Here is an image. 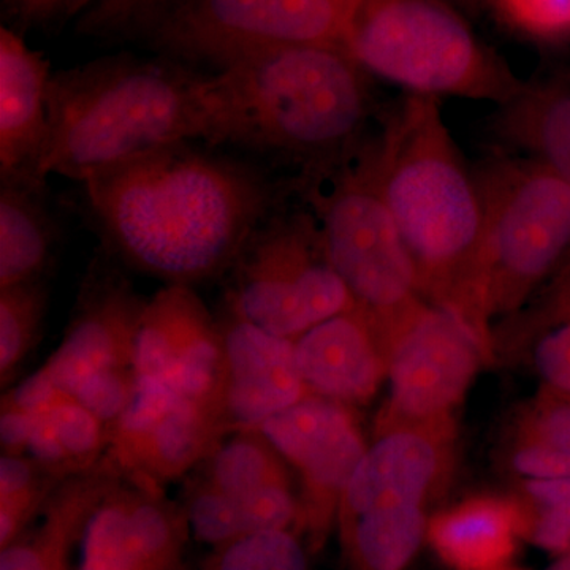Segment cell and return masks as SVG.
<instances>
[{
	"label": "cell",
	"mask_w": 570,
	"mask_h": 570,
	"mask_svg": "<svg viewBox=\"0 0 570 570\" xmlns=\"http://www.w3.org/2000/svg\"><path fill=\"white\" fill-rule=\"evenodd\" d=\"M146 303L100 247L62 343L40 367L111 430L137 392L135 340Z\"/></svg>",
	"instance_id": "cell-10"
},
{
	"label": "cell",
	"mask_w": 570,
	"mask_h": 570,
	"mask_svg": "<svg viewBox=\"0 0 570 570\" xmlns=\"http://www.w3.org/2000/svg\"><path fill=\"white\" fill-rule=\"evenodd\" d=\"M527 534L520 502L497 497L468 499L444 510L428 521L426 531L428 542L453 570L504 568Z\"/></svg>",
	"instance_id": "cell-20"
},
{
	"label": "cell",
	"mask_w": 570,
	"mask_h": 570,
	"mask_svg": "<svg viewBox=\"0 0 570 570\" xmlns=\"http://www.w3.org/2000/svg\"><path fill=\"white\" fill-rule=\"evenodd\" d=\"M213 148L170 142L81 183L82 216L112 261L165 285L216 279L298 193L294 176Z\"/></svg>",
	"instance_id": "cell-1"
},
{
	"label": "cell",
	"mask_w": 570,
	"mask_h": 570,
	"mask_svg": "<svg viewBox=\"0 0 570 570\" xmlns=\"http://www.w3.org/2000/svg\"><path fill=\"white\" fill-rule=\"evenodd\" d=\"M48 306L47 279L0 288V384L17 376L39 343Z\"/></svg>",
	"instance_id": "cell-29"
},
{
	"label": "cell",
	"mask_w": 570,
	"mask_h": 570,
	"mask_svg": "<svg viewBox=\"0 0 570 570\" xmlns=\"http://www.w3.org/2000/svg\"><path fill=\"white\" fill-rule=\"evenodd\" d=\"M217 322L225 354V433L261 428L311 395L296 363L295 341L266 332L227 306Z\"/></svg>",
	"instance_id": "cell-17"
},
{
	"label": "cell",
	"mask_w": 570,
	"mask_h": 570,
	"mask_svg": "<svg viewBox=\"0 0 570 570\" xmlns=\"http://www.w3.org/2000/svg\"><path fill=\"white\" fill-rule=\"evenodd\" d=\"M547 570H570V550L561 554L560 560L554 561Z\"/></svg>",
	"instance_id": "cell-37"
},
{
	"label": "cell",
	"mask_w": 570,
	"mask_h": 570,
	"mask_svg": "<svg viewBox=\"0 0 570 570\" xmlns=\"http://www.w3.org/2000/svg\"><path fill=\"white\" fill-rule=\"evenodd\" d=\"M296 197L316 216L333 268L379 333L425 298L379 186L374 137L328 174L299 184Z\"/></svg>",
	"instance_id": "cell-6"
},
{
	"label": "cell",
	"mask_w": 570,
	"mask_h": 570,
	"mask_svg": "<svg viewBox=\"0 0 570 570\" xmlns=\"http://www.w3.org/2000/svg\"><path fill=\"white\" fill-rule=\"evenodd\" d=\"M189 534L183 505L121 475L86 523L78 570H181Z\"/></svg>",
	"instance_id": "cell-15"
},
{
	"label": "cell",
	"mask_w": 570,
	"mask_h": 570,
	"mask_svg": "<svg viewBox=\"0 0 570 570\" xmlns=\"http://www.w3.org/2000/svg\"><path fill=\"white\" fill-rule=\"evenodd\" d=\"M425 508L379 509L341 527L355 570H406L426 538Z\"/></svg>",
	"instance_id": "cell-26"
},
{
	"label": "cell",
	"mask_w": 570,
	"mask_h": 570,
	"mask_svg": "<svg viewBox=\"0 0 570 570\" xmlns=\"http://www.w3.org/2000/svg\"><path fill=\"white\" fill-rule=\"evenodd\" d=\"M219 411L151 381H138L111 430L107 461L119 475L163 489L200 466L224 436Z\"/></svg>",
	"instance_id": "cell-13"
},
{
	"label": "cell",
	"mask_w": 570,
	"mask_h": 570,
	"mask_svg": "<svg viewBox=\"0 0 570 570\" xmlns=\"http://www.w3.org/2000/svg\"><path fill=\"white\" fill-rule=\"evenodd\" d=\"M568 318H570V265L551 284L535 316V322L549 330L550 326L561 324Z\"/></svg>",
	"instance_id": "cell-36"
},
{
	"label": "cell",
	"mask_w": 570,
	"mask_h": 570,
	"mask_svg": "<svg viewBox=\"0 0 570 570\" xmlns=\"http://www.w3.org/2000/svg\"><path fill=\"white\" fill-rule=\"evenodd\" d=\"M509 461L521 480L570 478V400L543 392L517 423Z\"/></svg>",
	"instance_id": "cell-27"
},
{
	"label": "cell",
	"mask_w": 570,
	"mask_h": 570,
	"mask_svg": "<svg viewBox=\"0 0 570 570\" xmlns=\"http://www.w3.org/2000/svg\"><path fill=\"white\" fill-rule=\"evenodd\" d=\"M445 2L452 3V2H464V0H445Z\"/></svg>",
	"instance_id": "cell-38"
},
{
	"label": "cell",
	"mask_w": 570,
	"mask_h": 570,
	"mask_svg": "<svg viewBox=\"0 0 570 570\" xmlns=\"http://www.w3.org/2000/svg\"><path fill=\"white\" fill-rule=\"evenodd\" d=\"M62 482L29 455L2 453L0 549H6L36 523Z\"/></svg>",
	"instance_id": "cell-28"
},
{
	"label": "cell",
	"mask_w": 570,
	"mask_h": 570,
	"mask_svg": "<svg viewBox=\"0 0 570 570\" xmlns=\"http://www.w3.org/2000/svg\"><path fill=\"white\" fill-rule=\"evenodd\" d=\"M134 366L138 381L157 382L202 401L223 417V332L193 285L167 284L148 298Z\"/></svg>",
	"instance_id": "cell-14"
},
{
	"label": "cell",
	"mask_w": 570,
	"mask_h": 570,
	"mask_svg": "<svg viewBox=\"0 0 570 570\" xmlns=\"http://www.w3.org/2000/svg\"><path fill=\"white\" fill-rule=\"evenodd\" d=\"M97 0H3V11L14 31L50 28L80 18Z\"/></svg>",
	"instance_id": "cell-35"
},
{
	"label": "cell",
	"mask_w": 570,
	"mask_h": 570,
	"mask_svg": "<svg viewBox=\"0 0 570 570\" xmlns=\"http://www.w3.org/2000/svg\"><path fill=\"white\" fill-rule=\"evenodd\" d=\"M225 306L273 335L298 340L314 326L355 307L326 254L316 216L277 209L247 239L235 265Z\"/></svg>",
	"instance_id": "cell-8"
},
{
	"label": "cell",
	"mask_w": 570,
	"mask_h": 570,
	"mask_svg": "<svg viewBox=\"0 0 570 570\" xmlns=\"http://www.w3.org/2000/svg\"><path fill=\"white\" fill-rule=\"evenodd\" d=\"M498 132L570 184V82L523 86L501 105Z\"/></svg>",
	"instance_id": "cell-24"
},
{
	"label": "cell",
	"mask_w": 570,
	"mask_h": 570,
	"mask_svg": "<svg viewBox=\"0 0 570 570\" xmlns=\"http://www.w3.org/2000/svg\"><path fill=\"white\" fill-rule=\"evenodd\" d=\"M59 238L47 186L0 183V288L47 279Z\"/></svg>",
	"instance_id": "cell-23"
},
{
	"label": "cell",
	"mask_w": 570,
	"mask_h": 570,
	"mask_svg": "<svg viewBox=\"0 0 570 570\" xmlns=\"http://www.w3.org/2000/svg\"><path fill=\"white\" fill-rule=\"evenodd\" d=\"M50 62L20 32L0 28V183L47 186Z\"/></svg>",
	"instance_id": "cell-18"
},
{
	"label": "cell",
	"mask_w": 570,
	"mask_h": 570,
	"mask_svg": "<svg viewBox=\"0 0 570 570\" xmlns=\"http://www.w3.org/2000/svg\"><path fill=\"white\" fill-rule=\"evenodd\" d=\"M534 365L547 392L570 400V318L550 326L540 337Z\"/></svg>",
	"instance_id": "cell-34"
},
{
	"label": "cell",
	"mask_w": 570,
	"mask_h": 570,
	"mask_svg": "<svg viewBox=\"0 0 570 570\" xmlns=\"http://www.w3.org/2000/svg\"><path fill=\"white\" fill-rule=\"evenodd\" d=\"M374 163L422 295L459 318L490 354L482 194L436 97L411 94L396 105L374 135Z\"/></svg>",
	"instance_id": "cell-2"
},
{
	"label": "cell",
	"mask_w": 570,
	"mask_h": 570,
	"mask_svg": "<svg viewBox=\"0 0 570 570\" xmlns=\"http://www.w3.org/2000/svg\"><path fill=\"white\" fill-rule=\"evenodd\" d=\"M478 181L490 321L519 309L570 247V184L530 157H497Z\"/></svg>",
	"instance_id": "cell-7"
},
{
	"label": "cell",
	"mask_w": 570,
	"mask_h": 570,
	"mask_svg": "<svg viewBox=\"0 0 570 570\" xmlns=\"http://www.w3.org/2000/svg\"><path fill=\"white\" fill-rule=\"evenodd\" d=\"M453 423L377 425L341 501L340 527L379 509L425 508L452 464Z\"/></svg>",
	"instance_id": "cell-16"
},
{
	"label": "cell",
	"mask_w": 570,
	"mask_h": 570,
	"mask_svg": "<svg viewBox=\"0 0 570 570\" xmlns=\"http://www.w3.org/2000/svg\"><path fill=\"white\" fill-rule=\"evenodd\" d=\"M302 483L299 528L324 543L367 444L346 404L309 395L258 428Z\"/></svg>",
	"instance_id": "cell-12"
},
{
	"label": "cell",
	"mask_w": 570,
	"mask_h": 570,
	"mask_svg": "<svg viewBox=\"0 0 570 570\" xmlns=\"http://www.w3.org/2000/svg\"><path fill=\"white\" fill-rule=\"evenodd\" d=\"M366 71L344 45L255 52L212 75V146L230 145L294 168L298 184L328 174L365 140Z\"/></svg>",
	"instance_id": "cell-3"
},
{
	"label": "cell",
	"mask_w": 570,
	"mask_h": 570,
	"mask_svg": "<svg viewBox=\"0 0 570 570\" xmlns=\"http://www.w3.org/2000/svg\"><path fill=\"white\" fill-rule=\"evenodd\" d=\"M186 0H97L78 18V32L105 41L146 40Z\"/></svg>",
	"instance_id": "cell-30"
},
{
	"label": "cell",
	"mask_w": 570,
	"mask_h": 570,
	"mask_svg": "<svg viewBox=\"0 0 570 570\" xmlns=\"http://www.w3.org/2000/svg\"><path fill=\"white\" fill-rule=\"evenodd\" d=\"M358 0H186L148 37L159 56L217 71L275 48L344 45Z\"/></svg>",
	"instance_id": "cell-9"
},
{
	"label": "cell",
	"mask_w": 570,
	"mask_h": 570,
	"mask_svg": "<svg viewBox=\"0 0 570 570\" xmlns=\"http://www.w3.org/2000/svg\"><path fill=\"white\" fill-rule=\"evenodd\" d=\"M200 466L198 479L227 498L243 535L253 534L262 499L292 485L291 468L258 428L224 434Z\"/></svg>",
	"instance_id": "cell-22"
},
{
	"label": "cell",
	"mask_w": 570,
	"mask_h": 570,
	"mask_svg": "<svg viewBox=\"0 0 570 570\" xmlns=\"http://www.w3.org/2000/svg\"><path fill=\"white\" fill-rule=\"evenodd\" d=\"M344 47L366 73L419 96L504 105L524 86L445 0H358Z\"/></svg>",
	"instance_id": "cell-5"
},
{
	"label": "cell",
	"mask_w": 570,
	"mask_h": 570,
	"mask_svg": "<svg viewBox=\"0 0 570 570\" xmlns=\"http://www.w3.org/2000/svg\"><path fill=\"white\" fill-rule=\"evenodd\" d=\"M521 482L519 502L527 513L528 538L540 549L564 554L570 550V478Z\"/></svg>",
	"instance_id": "cell-31"
},
{
	"label": "cell",
	"mask_w": 570,
	"mask_h": 570,
	"mask_svg": "<svg viewBox=\"0 0 570 570\" xmlns=\"http://www.w3.org/2000/svg\"><path fill=\"white\" fill-rule=\"evenodd\" d=\"M119 478L115 469L102 463L63 480L39 523L0 549V570H71V554L80 546L89 517Z\"/></svg>",
	"instance_id": "cell-21"
},
{
	"label": "cell",
	"mask_w": 570,
	"mask_h": 570,
	"mask_svg": "<svg viewBox=\"0 0 570 570\" xmlns=\"http://www.w3.org/2000/svg\"><path fill=\"white\" fill-rule=\"evenodd\" d=\"M502 20L535 39L570 36V0H490Z\"/></svg>",
	"instance_id": "cell-33"
},
{
	"label": "cell",
	"mask_w": 570,
	"mask_h": 570,
	"mask_svg": "<svg viewBox=\"0 0 570 570\" xmlns=\"http://www.w3.org/2000/svg\"><path fill=\"white\" fill-rule=\"evenodd\" d=\"M295 354L311 395L348 407L367 403L387 379L384 341L358 306L295 340Z\"/></svg>",
	"instance_id": "cell-19"
},
{
	"label": "cell",
	"mask_w": 570,
	"mask_h": 570,
	"mask_svg": "<svg viewBox=\"0 0 570 570\" xmlns=\"http://www.w3.org/2000/svg\"><path fill=\"white\" fill-rule=\"evenodd\" d=\"M212 75L157 56H105L52 71L43 176L85 183L159 146L205 141L214 126Z\"/></svg>",
	"instance_id": "cell-4"
},
{
	"label": "cell",
	"mask_w": 570,
	"mask_h": 570,
	"mask_svg": "<svg viewBox=\"0 0 570 570\" xmlns=\"http://www.w3.org/2000/svg\"><path fill=\"white\" fill-rule=\"evenodd\" d=\"M387 355L390 397L377 425L452 422L479 363L478 337L426 298L381 333Z\"/></svg>",
	"instance_id": "cell-11"
},
{
	"label": "cell",
	"mask_w": 570,
	"mask_h": 570,
	"mask_svg": "<svg viewBox=\"0 0 570 570\" xmlns=\"http://www.w3.org/2000/svg\"><path fill=\"white\" fill-rule=\"evenodd\" d=\"M494 570H520V569H508V568H505V566H504V568H499V569H494Z\"/></svg>",
	"instance_id": "cell-39"
},
{
	"label": "cell",
	"mask_w": 570,
	"mask_h": 570,
	"mask_svg": "<svg viewBox=\"0 0 570 570\" xmlns=\"http://www.w3.org/2000/svg\"><path fill=\"white\" fill-rule=\"evenodd\" d=\"M204 570H307V562L292 530L264 531L214 549Z\"/></svg>",
	"instance_id": "cell-32"
},
{
	"label": "cell",
	"mask_w": 570,
	"mask_h": 570,
	"mask_svg": "<svg viewBox=\"0 0 570 570\" xmlns=\"http://www.w3.org/2000/svg\"><path fill=\"white\" fill-rule=\"evenodd\" d=\"M111 442V426L70 395L33 412V425L24 455L31 456L61 480L99 466Z\"/></svg>",
	"instance_id": "cell-25"
}]
</instances>
